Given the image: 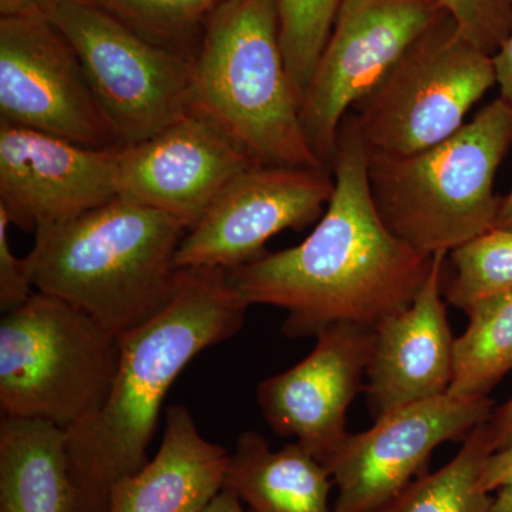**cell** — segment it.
Segmentation results:
<instances>
[{
	"mask_svg": "<svg viewBox=\"0 0 512 512\" xmlns=\"http://www.w3.org/2000/svg\"><path fill=\"white\" fill-rule=\"evenodd\" d=\"M369 151L355 116L342 121L333 157L335 190L312 234L228 272L249 305L284 309L288 338L316 336L335 323L375 326L413 302L430 274L433 256L390 231L377 211Z\"/></svg>",
	"mask_w": 512,
	"mask_h": 512,
	"instance_id": "1",
	"label": "cell"
},
{
	"mask_svg": "<svg viewBox=\"0 0 512 512\" xmlns=\"http://www.w3.org/2000/svg\"><path fill=\"white\" fill-rule=\"evenodd\" d=\"M163 313L121 336L116 382L99 413L66 430L70 512H110L114 485L141 470L168 390L202 350L237 335L249 303L224 269H181Z\"/></svg>",
	"mask_w": 512,
	"mask_h": 512,
	"instance_id": "2",
	"label": "cell"
},
{
	"mask_svg": "<svg viewBox=\"0 0 512 512\" xmlns=\"http://www.w3.org/2000/svg\"><path fill=\"white\" fill-rule=\"evenodd\" d=\"M187 229L124 198L35 232L28 255L37 292L72 303L123 336L163 313L180 292L175 255Z\"/></svg>",
	"mask_w": 512,
	"mask_h": 512,
	"instance_id": "3",
	"label": "cell"
},
{
	"mask_svg": "<svg viewBox=\"0 0 512 512\" xmlns=\"http://www.w3.org/2000/svg\"><path fill=\"white\" fill-rule=\"evenodd\" d=\"M190 111L254 165L325 168L303 131L275 0H227L214 13L194 55Z\"/></svg>",
	"mask_w": 512,
	"mask_h": 512,
	"instance_id": "4",
	"label": "cell"
},
{
	"mask_svg": "<svg viewBox=\"0 0 512 512\" xmlns=\"http://www.w3.org/2000/svg\"><path fill=\"white\" fill-rule=\"evenodd\" d=\"M512 148V101L498 96L436 146L409 154L369 151L367 175L386 227L433 256L480 237L497 225L498 168Z\"/></svg>",
	"mask_w": 512,
	"mask_h": 512,
	"instance_id": "5",
	"label": "cell"
},
{
	"mask_svg": "<svg viewBox=\"0 0 512 512\" xmlns=\"http://www.w3.org/2000/svg\"><path fill=\"white\" fill-rule=\"evenodd\" d=\"M120 360V335L36 291L0 322L2 414L72 429L107 402Z\"/></svg>",
	"mask_w": 512,
	"mask_h": 512,
	"instance_id": "6",
	"label": "cell"
},
{
	"mask_svg": "<svg viewBox=\"0 0 512 512\" xmlns=\"http://www.w3.org/2000/svg\"><path fill=\"white\" fill-rule=\"evenodd\" d=\"M497 86L493 56L441 20L350 113L367 150L409 156L456 134Z\"/></svg>",
	"mask_w": 512,
	"mask_h": 512,
	"instance_id": "7",
	"label": "cell"
},
{
	"mask_svg": "<svg viewBox=\"0 0 512 512\" xmlns=\"http://www.w3.org/2000/svg\"><path fill=\"white\" fill-rule=\"evenodd\" d=\"M43 16L72 43L124 146L190 113L194 56L148 42L87 0H50Z\"/></svg>",
	"mask_w": 512,
	"mask_h": 512,
	"instance_id": "8",
	"label": "cell"
},
{
	"mask_svg": "<svg viewBox=\"0 0 512 512\" xmlns=\"http://www.w3.org/2000/svg\"><path fill=\"white\" fill-rule=\"evenodd\" d=\"M447 16L437 0L340 2L301 104L306 140L323 167L332 168L340 126L353 107Z\"/></svg>",
	"mask_w": 512,
	"mask_h": 512,
	"instance_id": "9",
	"label": "cell"
},
{
	"mask_svg": "<svg viewBox=\"0 0 512 512\" xmlns=\"http://www.w3.org/2000/svg\"><path fill=\"white\" fill-rule=\"evenodd\" d=\"M0 123L96 150L124 147L72 43L43 15L0 18Z\"/></svg>",
	"mask_w": 512,
	"mask_h": 512,
	"instance_id": "10",
	"label": "cell"
},
{
	"mask_svg": "<svg viewBox=\"0 0 512 512\" xmlns=\"http://www.w3.org/2000/svg\"><path fill=\"white\" fill-rule=\"evenodd\" d=\"M335 190L332 171L291 165H254L222 190L187 231L175 266L234 271L266 254L265 244L286 229L320 220Z\"/></svg>",
	"mask_w": 512,
	"mask_h": 512,
	"instance_id": "11",
	"label": "cell"
},
{
	"mask_svg": "<svg viewBox=\"0 0 512 512\" xmlns=\"http://www.w3.org/2000/svg\"><path fill=\"white\" fill-rule=\"evenodd\" d=\"M494 410L488 396L447 393L403 407L372 429L349 433L322 461L338 488L332 512L379 510L414 481L437 447L466 440Z\"/></svg>",
	"mask_w": 512,
	"mask_h": 512,
	"instance_id": "12",
	"label": "cell"
},
{
	"mask_svg": "<svg viewBox=\"0 0 512 512\" xmlns=\"http://www.w3.org/2000/svg\"><path fill=\"white\" fill-rule=\"evenodd\" d=\"M315 338L302 362L258 384L256 402L278 436L295 437L322 463L348 437L346 414L365 390L375 328L335 323Z\"/></svg>",
	"mask_w": 512,
	"mask_h": 512,
	"instance_id": "13",
	"label": "cell"
},
{
	"mask_svg": "<svg viewBox=\"0 0 512 512\" xmlns=\"http://www.w3.org/2000/svg\"><path fill=\"white\" fill-rule=\"evenodd\" d=\"M120 151L0 123V210L33 234L96 210L119 197Z\"/></svg>",
	"mask_w": 512,
	"mask_h": 512,
	"instance_id": "14",
	"label": "cell"
},
{
	"mask_svg": "<svg viewBox=\"0 0 512 512\" xmlns=\"http://www.w3.org/2000/svg\"><path fill=\"white\" fill-rule=\"evenodd\" d=\"M249 167L254 164L217 127L190 111L156 136L121 148L117 191L190 231Z\"/></svg>",
	"mask_w": 512,
	"mask_h": 512,
	"instance_id": "15",
	"label": "cell"
},
{
	"mask_svg": "<svg viewBox=\"0 0 512 512\" xmlns=\"http://www.w3.org/2000/svg\"><path fill=\"white\" fill-rule=\"evenodd\" d=\"M447 255H433L430 274L413 302L375 326L363 390L375 421L410 404L444 396L450 390L456 339L444 302Z\"/></svg>",
	"mask_w": 512,
	"mask_h": 512,
	"instance_id": "16",
	"label": "cell"
},
{
	"mask_svg": "<svg viewBox=\"0 0 512 512\" xmlns=\"http://www.w3.org/2000/svg\"><path fill=\"white\" fill-rule=\"evenodd\" d=\"M229 453L201 436L190 410L165 409L156 457L114 485L110 512H201L224 490Z\"/></svg>",
	"mask_w": 512,
	"mask_h": 512,
	"instance_id": "17",
	"label": "cell"
},
{
	"mask_svg": "<svg viewBox=\"0 0 512 512\" xmlns=\"http://www.w3.org/2000/svg\"><path fill=\"white\" fill-rule=\"evenodd\" d=\"M332 487L325 466L296 441L274 451L255 431L239 436L224 481L249 512H332Z\"/></svg>",
	"mask_w": 512,
	"mask_h": 512,
	"instance_id": "18",
	"label": "cell"
},
{
	"mask_svg": "<svg viewBox=\"0 0 512 512\" xmlns=\"http://www.w3.org/2000/svg\"><path fill=\"white\" fill-rule=\"evenodd\" d=\"M66 431L46 421L2 417L0 512H70Z\"/></svg>",
	"mask_w": 512,
	"mask_h": 512,
	"instance_id": "19",
	"label": "cell"
},
{
	"mask_svg": "<svg viewBox=\"0 0 512 512\" xmlns=\"http://www.w3.org/2000/svg\"><path fill=\"white\" fill-rule=\"evenodd\" d=\"M470 322L454 343V373L448 394L487 397L512 370V289L474 303Z\"/></svg>",
	"mask_w": 512,
	"mask_h": 512,
	"instance_id": "20",
	"label": "cell"
},
{
	"mask_svg": "<svg viewBox=\"0 0 512 512\" xmlns=\"http://www.w3.org/2000/svg\"><path fill=\"white\" fill-rule=\"evenodd\" d=\"M487 423L463 441L446 466L412 481L375 512H490L493 497L481 487L485 464L494 453Z\"/></svg>",
	"mask_w": 512,
	"mask_h": 512,
	"instance_id": "21",
	"label": "cell"
},
{
	"mask_svg": "<svg viewBox=\"0 0 512 512\" xmlns=\"http://www.w3.org/2000/svg\"><path fill=\"white\" fill-rule=\"evenodd\" d=\"M148 42L195 55L214 13L227 0H87Z\"/></svg>",
	"mask_w": 512,
	"mask_h": 512,
	"instance_id": "22",
	"label": "cell"
},
{
	"mask_svg": "<svg viewBox=\"0 0 512 512\" xmlns=\"http://www.w3.org/2000/svg\"><path fill=\"white\" fill-rule=\"evenodd\" d=\"M454 275L444 299L467 312L474 303L512 289V228L494 227L450 252Z\"/></svg>",
	"mask_w": 512,
	"mask_h": 512,
	"instance_id": "23",
	"label": "cell"
},
{
	"mask_svg": "<svg viewBox=\"0 0 512 512\" xmlns=\"http://www.w3.org/2000/svg\"><path fill=\"white\" fill-rule=\"evenodd\" d=\"M342 0H275L289 76L303 99Z\"/></svg>",
	"mask_w": 512,
	"mask_h": 512,
	"instance_id": "24",
	"label": "cell"
},
{
	"mask_svg": "<svg viewBox=\"0 0 512 512\" xmlns=\"http://www.w3.org/2000/svg\"><path fill=\"white\" fill-rule=\"evenodd\" d=\"M470 42L493 56L512 26V0H437Z\"/></svg>",
	"mask_w": 512,
	"mask_h": 512,
	"instance_id": "25",
	"label": "cell"
},
{
	"mask_svg": "<svg viewBox=\"0 0 512 512\" xmlns=\"http://www.w3.org/2000/svg\"><path fill=\"white\" fill-rule=\"evenodd\" d=\"M10 221L0 210V309L3 313L16 311L35 293L28 256L13 255L9 244Z\"/></svg>",
	"mask_w": 512,
	"mask_h": 512,
	"instance_id": "26",
	"label": "cell"
},
{
	"mask_svg": "<svg viewBox=\"0 0 512 512\" xmlns=\"http://www.w3.org/2000/svg\"><path fill=\"white\" fill-rule=\"evenodd\" d=\"M510 484H512V443L491 454L481 476V487L490 494Z\"/></svg>",
	"mask_w": 512,
	"mask_h": 512,
	"instance_id": "27",
	"label": "cell"
},
{
	"mask_svg": "<svg viewBox=\"0 0 512 512\" xmlns=\"http://www.w3.org/2000/svg\"><path fill=\"white\" fill-rule=\"evenodd\" d=\"M493 62L500 97L512 101V26L503 45L494 53Z\"/></svg>",
	"mask_w": 512,
	"mask_h": 512,
	"instance_id": "28",
	"label": "cell"
},
{
	"mask_svg": "<svg viewBox=\"0 0 512 512\" xmlns=\"http://www.w3.org/2000/svg\"><path fill=\"white\" fill-rule=\"evenodd\" d=\"M487 426L494 451L510 446L512 443V397L503 406L494 410Z\"/></svg>",
	"mask_w": 512,
	"mask_h": 512,
	"instance_id": "29",
	"label": "cell"
},
{
	"mask_svg": "<svg viewBox=\"0 0 512 512\" xmlns=\"http://www.w3.org/2000/svg\"><path fill=\"white\" fill-rule=\"evenodd\" d=\"M50 0H0V18L43 15Z\"/></svg>",
	"mask_w": 512,
	"mask_h": 512,
	"instance_id": "30",
	"label": "cell"
},
{
	"mask_svg": "<svg viewBox=\"0 0 512 512\" xmlns=\"http://www.w3.org/2000/svg\"><path fill=\"white\" fill-rule=\"evenodd\" d=\"M241 498L234 491L224 488L201 512H245Z\"/></svg>",
	"mask_w": 512,
	"mask_h": 512,
	"instance_id": "31",
	"label": "cell"
},
{
	"mask_svg": "<svg viewBox=\"0 0 512 512\" xmlns=\"http://www.w3.org/2000/svg\"><path fill=\"white\" fill-rule=\"evenodd\" d=\"M490 512H512V484L497 491Z\"/></svg>",
	"mask_w": 512,
	"mask_h": 512,
	"instance_id": "32",
	"label": "cell"
},
{
	"mask_svg": "<svg viewBox=\"0 0 512 512\" xmlns=\"http://www.w3.org/2000/svg\"><path fill=\"white\" fill-rule=\"evenodd\" d=\"M495 227L512 228V188L501 200L500 212H498L497 225Z\"/></svg>",
	"mask_w": 512,
	"mask_h": 512,
	"instance_id": "33",
	"label": "cell"
}]
</instances>
